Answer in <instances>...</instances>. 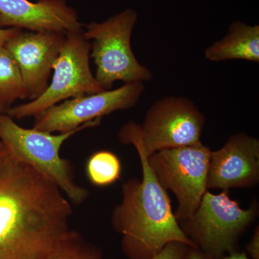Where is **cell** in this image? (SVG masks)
<instances>
[{
	"label": "cell",
	"mask_w": 259,
	"mask_h": 259,
	"mask_svg": "<svg viewBox=\"0 0 259 259\" xmlns=\"http://www.w3.org/2000/svg\"><path fill=\"white\" fill-rule=\"evenodd\" d=\"M144 90L145 83H124L115 90L65 100L35 115L33 128L51 134L74 131L112 112L135 106Z\"/></svg>",
	"instance_id": "obj_9"
},
{
	"label": "cell",
	"mask_w": 259,
	"mask_h": 259,
	"mask_svg": "<svg viewBox=\"0 0 259 259\" xmlns=\"http://www.w3.org/2000/svg\"><path fill=\"white\" fill-rule=\"evenodd\" d=\"M71 213L62 191L0 141V259H56Z\"/></svg>",
	"instance_id": "obj_1"
},
{
	"label": "cell",
	"mask_w": 259,
	"mask_h": 259,
	"mask_svg": "<svg viewBox=\"0 0 259 259\" xmlns=\"http://www.w3.org/2000/svg\"><path fill=\"white\" fill-rule=\"evenodd\" d=\"M211 151L200 141L161 150L148 157L149 166L160 185L177 197L178 207L175 214L179 223L194 214L208 190Z\"/></svg>",
	"instance_id": "obj_8"
},
{
	"label": "cell",
	"mask_w": 259,
	"mask_h": 259,
	"mask_svg": "<svg viewBox=\"0 0 259 259\" xmlns=\"http://www.w3.org/2000/svg\"><path fill=\"white\" fill-rule=\"evenodd\" d=\"M86 171L89 180L93 185L105 187L120 179V161L110 151H97L89 158Z\"/></svg>",
	"instance_id": "obj_15"
},
{
	"label": "cell",
	"mask_w": 259,
	"mask_h": 259,
	"mask_svg": "<svg viewBox=\"0 0 259 259\" xmlns=\"http://www.w3.org/2000/svg\"><path fill=\"white\" fill-rule=\"evenodd\" d=\"M189 247L180 242H171L165 245L158 253L150 259H185V253Z\"/></svg>",
	"instance_id": "obj_17"
},
{
	"label": "cell",
	"mask_w": 259,
	"mask_h": 259,
	"mask_svg": "<svg viewBox=\"0 0 259 259\" xmlns=\"http://www.w3.org/2000/svg\"><path fill=\"white\" fill-rule=\"evenodd\" d=\"M138 21L136 10L127 9L102 23L85 25L83 35L91 42L90 57L97 66L95 78L105 90L115 81L124 83L151 81L153 73L138 61L131 37Z\"/></svg>",
	"instance_id": "obj_5"
},
{
	"label": "cell",
	"mask_w": 259,
	"mask_h": 259,
	"mask_svg": "<svg viewBox=\"0 0 259 259\" xmlns=\"http://www.w3.org/2000/svg\"><path fill=\"white\" fill-rule=\"evenodd\" d=\"M258 215L257 202L245 209L231 198L229 190H207L194 214L180 225L197 248L210 259H219L238 250L240 238Z\"/></svg>",
	"instance_id": "obj_6"
},
{
	"label": "cell",
	"mask_w": 259,
	"mask_h": 259,
	"mask_svg": "<svg viewBox=\"0 0 259 259\" xmlns=\"http://www.w3.org/2000/svg\"><path fill=\"white\" fill-rule=\"evenodd\" d=\"M25 85L16 61L9 51L0 46V101L8 107L17 100H25Z\"/></svg>",
	"instance_id": "obj_14"
},
{
	"label": "cell",
	"mask_w": 259,
	"mask_h": 259,
	"mask_svg": "<svg viewBox=\"0 0 259 259\" xmlns=\"http://www.w3.org/2000/svg\"><path fill=\"white\" fill-rule=\"evenodd\" d=\"M8 109H9V107L5 105L3 102L0 101V116L3 115V114H5Z\"/></svg>",
	"instance_id": "obj_22"
},
{
	"label": "cell",
	"mask_w": 259,
	"mask_h": 259,
	"mask_svg": "<svg viewBox=\"0 0 259 259\" xmlns=\"http://www.w3.org/2000/svg\"><path fill=\"white\" fill-rule=\"evenodd\" d=\"M21 31L22 29L20 28H0V46L5 45V42Z\"/></svg>",
	"instance_id": "obj_19"
},
{
	"label": "cell",
	"mask_w": 259,
	"mask_h": 259,
	"mask_svg": "<svg viewBox=\"0 0 259 259\" xmlns=\"http://www.w3.org/2000/svg\"><path fill=\"white\" fill-rule=\"evenodd\" d=\"M100 120L54 135L35 128H23L5 113L0 116V141L15 157L54 182L73 203L80 204L88 198V191L75 183L69 163L61 158L60 150L66 140L79 131L98 125Z\"/></svg>",
	"instance_id": "obj_4"
},
{
	"label": "cell",
	"mask_w": 259,
	"mask_h": 259,
	"mask_svg": "<svg viewBox=\"0 0 259 259\" xmlns=\"http://www.w3.org/2000/svg\"><path fill=\"white\" fill-rule=\"evenodd\" d=\"M91 42L83 30L66 33L62 49L54 62L52 80L38 98L10 107L5 114L21 119L37 115L62 101L105 90L97 81L90 66Z\"/></svg>",
	"instance_id": "obj_7"
},
{
	"label": "cell",
	"mask_w": 259,
	"mask_h": 259,
	"mask_svg": "<svg viewBox=\"0 0 259 259\" xmlns=\"http://www.w3.org/2000/svg\"><path fill=\"white\" fill-rule=\"evenodd\" d=\"M185 259H210L199 248L189 247L185 253Z\"/></svg>",
	"instance_id": "obj_20"
},
{
	"label": "cell",
	"mask_w": 259,
	"mask_h": 259,
	"mask_svg": "<svg viewBox=\"0 0 259 259\" xmlns=\"http://www.w3.org/2000/svg\"><path fill=\"white\" fill-rule=\"evenodd\" d=\"M204 56L212 62L243 60L258 63V25L233 22L223 38L206 48Z\"/></svg>",
	"instance_id": "obj_13"
},
{
	"label": "cell",
	"mask_w": 259,
	"mask_h": 259,
	"mask_svg": "<svg viewBox=\"0 0 259 259\" xmlns=\"http://www.w3.org/2000/svg\"><path fill=\"white\" fill-rule=\"evenodd\" d=\"M66 33L56 31L23 32L5 42L20 68L26 99L38 98L49 87L54 62L65 41Z\"/></svg>",
	"instance_id": "obj_10"
},
{
	"label": "cell",
	"mask_w": 259,
	"mask_h": 259,
	"mask_svg": "<svg viewBox=\"0 0 259 259\" xmlns=\"http://www.w3.org/2000/svg\"><path fill=\"white\" fill-rule=\"evenodd\" d=\"M259 182V141L245 133L231 136L211 151L207 190L252 188Z\"/></svg>",
	"instance_id": "obj_11"
},
{
	"label": "cell",
	"mask_w": 259,
	"mask_h": 259,
	"mask_svg": "<svg viewBox=\"0 0 259 259\" xmlns=\"http://www.w3.org/2000/svg\"><path fill=\"white\" fill-rule=\"evenodd\" d=\"M219 259H249V258L245 252H240L237 250V251L224 255Z\"/></svg>",
	"instance_id": "obj_21"
},
{
	"label": "cell",
	"mask_w": 259,
	"mask_h": 259,
	"mask_svg": "<svg viewBox=\"0 0 259 259\" xmlns=\"http://www.w3.org/2000/svg\"><path fill=\"white\" fill-rule=\"evenodd\" d=\"M67 33L82 30L79 16L65 0H0V28Z\"/></svg>",
	"instance_id": "obj_12"
},
{
	"label": "cell",
	"mask_w": 259,
	"mask_h": 259,
	"mask_svg": "<svg viewBox=\"0 0 259 259\" xmlns=\"http://www.w3.org/2000/svg\"><path fill=\"white\" fill-rule=\"evenodd\" d=\"M56 259H103L100 250L82 243L72 232Z\"/></svg>",
	"instance_id": "obj_16"
},
{
	"label": "cell",
	"mask_w": 259,
	"mask_h": 259,
	"mask_svg": "<svg viewBox=\"0 0 259 259\" xmlns=\"http://www.w3.org/2000/svg\"><path fill=\"white\" fill-rule=\"evenodd\" d=\"M204 125L205 117L191 99L168 96L149 107L141 125L131 121L118 136L122 144L133 145L149 157L161 150L200 142Z\"/></svg>",
	"instance_id": "obj_3"
},
{
	"label": "cell",
	"mask_w": 259,
	"mask_h": 259,
	"mask_svg": "<svg viewBox=\"0 0 259 259\" xmlns=\"http://www.w3.org/2000/svg\"><path fill=\"white\" fill-rule=\"evenodd\" d=\"M136 149L142 178H132L123 184L122 202L112 217V227L122 236L124 253L130 259H150L171 242L197 248L182 231L171 199L158 182L147 156Z\"/></svg>",
	"instance_id": "obj_2"
},
{
	"label": "cell",
	"mask_w": 259,
	"mask_h": 259,
	"mask_svg": "<svg viewBox=\"0 0 259 259\" xmlns=\"http://www.w3.org/2000/svg\"><path fill=\"white\" fill-rule=\"evenodd\" d=\"M248 254L253 259H259V228H255L251 239L246 246Z\"/></svg>",
	"instance_id": "obj_18"
}]
</instances>
